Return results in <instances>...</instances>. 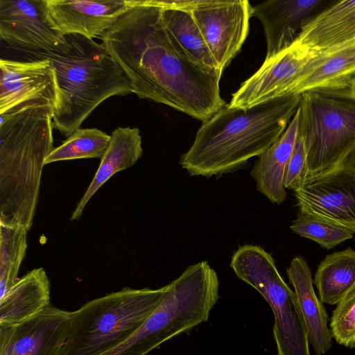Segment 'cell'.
Segmentation results:
<instances>
[{"instance_id": "obj_5", "label": "cell", "mask_w": 355, "mask_h": 355, "mask_svg": "<svg viewBox=\"0 0 355 355\" xmlns=\"http://www.w3.org/2000/svg\"><path fill=\"white\" fill-rule=\"evenodd\" d=\"M167 288H124L70 311L60 355H101L121 344L154 312Z\"/></svg>"}, {"instance_id": "obj_25", "label": "cell", "mask_w": 355, "mask_h": 355, "mask_svg": "<svg viewBox=\"0 0 355 355\" xmlns=\"http://www.w3.org/2000/svg\"><path fill=\"white\" fill-rule=\"evenodd\" d=\"M28 231L0 223V297L17 282L26 256Z\"/></svg>"}, {"instance_id": "obj_16", "label": "cell", "mask_w": 355, "mask_h": 355, "mask_svg": "<svg viewBox=\"0 0 355 355\" xmlns=\"http://www.w3.org/2000/svg\"><path fill=\"white\" fill-rule=\"evenodd\" d=\"M295 41L315 56L355 46V0H334L301 28Z\"/></svg>"}, {"instance_id": "obj_3", "label": "cell", "mask_w": 355, "mask_h": 355, "mask_svg": "<svg viewBox=\"0 0 355 355\" xmlns=\"http://www.w3.org/2000/svg\"><path fill=\"white\" fill-rule=\"evenodd\" d=\"M53 109L41 106L0 115V223L28 231L43 168L53 150Z\"/></svg>"}, {"instance_id": "obj_10", "label": "cell", "mask_w": 355, "mask_h": 355, "mask_svg": "<svg viewBox=\"0 0 355 355\" xmlns=\"http://www.w3.org/2000/svg\"><path fill=\"white\" fill-rule=\"evenodd\" d=\"M192 17L219 69L241 51L249 33L252 6L247 0H202Z\"/></svg>"}, {"instance_id": "obj_28", "label": "cell", "mask_w": 355, "mask_h": 355, "mask_svg": "<svg viewBox=\"0 0 355 355\" xmlns=\"http://www.w3.org/2000/svg\"><path fill=\"white\" fill-rule=\"evenodd\" d=\"M307 176L306 149L303 137L297 130L293 150L284 172V186L285 189L295 191L302 186Z\"/></svg>"}, {"instance_id": "obj_27", "label": "cell", "mask_w": 355, "mask_h": 355, "mask_svg": "<svg viewBox=\"0 0 355 355\" xmlns=\"http://www.w3.org/2000/svg\"><path fill=\"white\" fill-rule=\"evenodd\" d=\"M329 327L338 344L355 347V291L336 304Z\"/></svg>"}, {"instance_id": "obj_4", "label": "cell", "mask_w": 355, "mask_h": 355, "mask_svg": "<svg viewBox=\"0 0 355 355\" xmlns=\"http://www.w3.org/2000/svg\"><path fill=\"white\" fill-rule=\"evenodd\" d=\"M64 38L53 51L34 58H48L53 64L58 90L53 127L67 137L103 101L132 93V87L102 43L76 34Z\"/></svg>"}, {"instance_id": "obj_15", "label": "cell", "mask_w": 355, "mask_h": 355, "mask_svg": "<svg viewBox=\"0 0 355 355\" xmlns=\"http://www.w3.org/2000/svg\"><path fill=\"white\" fill-rule=\"evenodd\" d=\"M52 20L64 35L101 37L132 0H46Z\"/></svg>"}, {"instance_id": "obj_8", "label": "cell", "mask_w": 355, "mask_h": 355, "mask_svg": "<svg viewBox=\"0 0 355 355\" xmlns=\"http://www.w3.org/2000/svg\"><path fill=\"white\" fill-rule=\"evenodd\" d=\"M294 192L300 212L345 227L355 236V145Z\"/></svg>"}, {"instance_id": "obj_1", "label": "cell", "mask_w": 355, "mask_h": 355, "mask_svg": "<svg viewBox=\"0 0 355 355\" xmlns=\"http://www.w3.org/2000/svg\"><path fill=\"white\" fill-rule=\"evenodd\" d=\"M100 37L139 98L202 122L226 105L220 92L223 71L191 60L168 35L162 8L151 0H132Z\"/></svg>"}, {"instance_id": "obj_9", "label": "cell", "mask_w": 355, "mask_h": 355, "mask_svg": "<svg viewBox=\"0 0 355 355\" xmlns=\"http://www.w3.org/2000/svg\"><path fill=\"white\" fill-rule=\"evenodd\" d=\"M0 115L35 107L53 110L58 99L55 70L48 58L0 60Z\"/></svg>"}, {"instance_id": "obj_26", "label": "cell", "mask_w": 355, "mask_h": 355, "mask_svg": "<svg viewBox=\"0 0 355 355\" xmlns=\"http://www.w3.org/2000/svg\"><path fill=\"white\" fill-rule=\"evenodd\" d=\"M290 228L295 234L311 239L327 250H331L354 236V233L345 227L300 211Z\"/></svg>"}, {"instance_id": "obj_18", "label": "cell", "mask_w": 355, "mask_h": 355, "mask_svg": "<svg viewBox=\"0 0 355 355\" xmlns=\"http://www.w3.org/2000/svg\"><path fill=\"white\" fill-rule=\"evenodd\" d=\"M286 274L294 288L309 341L316 355H323L330 349L333 338L327 326L328 314L314 291L311 271L306 259L302 256L294 257L286 268Z\"/></svg>"}, {"instance_id": "obj_21", "label": "cell", "mask_w": 355, "mask_h": 355, "mask_svg": "<svg viewBox=\"0 0 355 355\" xmlns=\"http://www.w3.org/2000/svg\"><path fill=\"white\" fill-rule=\"evenodd\" d=\"M110 145L85 193L74 209L71 220H79L86 205L116 173L133 166L142 156L141 136L137 128L119 127L111 134Z\"/></svg>"}, {"instance_id": "obj_6", "label": "cell", "mask_w": 355, "mask_h": 355, "mask_svg": "<svg viewBox=\"0 0 355 355\" xmlns=\"http://www.w3.org/2000/svg\"><path fill=\"white\" fill-rule=\"evenodd\" d=\"M230 266L270 306L277 355H310L309 341L295 292L279 274L272 255L258 245L240 246Z\"/></svg>"}, {"instance_id": "obj_2", "label": "cell", "mask_w": 355, "mask_h": 355, "mask_svg": "<svg viewBox=\"0 0 355 355\" xmlns=\"http://www.w3.org/2000/svg\"><path fill=\"white\" fill-rule=\"evenodd\" d=\"M300 101L301 96H288L247 109L226 104L202 122L180 164L191 175L205 178L238 170L281 137Z\"/></svg>"}, {"instance_id": "obj_24", "label": "cell", "mask_w": 355, "mask_h": 355, "mask_svg": "<svg viewBox=\"0 0 355 355\" xmlns=\"http://www.w3.org/2000/svg\"><path fill=\"white\" fill-rule=\"evenodd\" d=\"M110 140V135L98 128H78L53 149L46 159L45 165L65 160L101 159Z\"/></svg>"}, {"instance_id": "obj_20", "label": "cell", "mask_w": 355, "mask_h": 355, "mask_svg": "<svg viewBox=\"0 0 355 355\" xmlns=\"http://www.w3.org/2000/svg\"><path fill=\"white\" fill-rule=\"evenodd\" d=\"M51 284L42 268H35L0 297V327L22 322L51 305Z\"/></svg>"}, {"instance_id": "obj_29", "label": "cell", "mask_w": 355, "mask_h": 355, "mask_svg": "<svg viewBox=\"0 0 355 355\" xmlns=\"http://www.w3.org/2000/svg\"><path fill=\"white\" fill-rule=\"evenodd\" d=\"M151 2L162 8L191 11L202 0H151Z\"/></svg>"}, {"instance_id": "obj_14", "label": "cell", "mask_w": 355, "mask_h": 355, "mask_svg": "<svg viewBox=\"0 0 355 355\" xmlns=\"http://www.w3.org/2000/svg\"><path fill=\"white\" fill-rule=\"evenodd\" d=\"M334 0H269L252 6L261 23L268 59L291 46L301 28Z\"/></svg>"}, {"instance_id": "obj_19", "label": "cell", "mask_w": 355, "mask_h": 355, "mask_svg": "<svg viewBox=\"0 0 355 355\" xmlns=\"http://www.w3.org/2000/svg\"><path fill=\"white\" fill-rule=\"evenodd\" d=\"M299 119L298 107L284 133L259 157L250 172L257 189L273 204L280 205L286 198L284 176L293 150Z\"/></svg>"}, {"instance_id": "obj_7", "label": "cell", "mask_w": 355, "mask_h": 355, "mask_svg": "<svg viewBox=\"0 0 355 355\" xmlns=\"http://www.w3.org/2000/svg\"><path fill=\"white\" fill-rule=\"evenodd\" d=\"M299 111L309 177L334 165L355 145V100L309 92L301 95Z\"/></svg>"}, {"instance_id": "obj_11", "label": "cell", "mask_w": 355, "mask_h": 355, "mask_svg": "<svg viewBox=\"0 0 355 355\" xmlns=\"http://www.w3.org/2000/svg\"><path fill=\"white\" fill-rule=\"evenodd\" d=\"M0 37L9 47L33 57L65 41L50 17L46 0H0Z\"/></svg>"}, {"instance_id": "obj_12", "label": "cell", "mask_w": 355, "mask_h": 355, "mask_svg": "<svg viewBox=\"0 0 355 355\" xmlns=\"http://www.w3.org/2000/svg\"><path fill=\"white\" fill-rule=\"evenodd\" d=\"M314 54L296 41L265 59L261 67L232 94L230 107L247 109L284 97L288 86L303 70Z\"/></svg>"}, {"instance_id": "obj_22", "label": "cell", "mask_w": 355, "mask_h": 355, "mask_svg": "<svg viewBox=\"0 0 355 355\" xmlns=\"http://www.w3.org/2000/svg\"><path fill=\"white\" fill-rule=\"evenodd\" d=\"M313 282L322 303L337 304L355 291V250L348 248L327 254Z\"/></svg>"}, {"instance_id": "obj_23", "label": "cell", "mask_w": 355, "mask_h": 355, "mask_svg": "<svg viewBox=\"0 0 355 355\" xmlns=\"http://www.w3.org/2000/svg\"><path fill=\"white\" fill-rule=\"evenodd\" d=\"M162 17L171 39L191 60L207 69L220 70L191 11L162 8Z\"/></svg>"}, {"instance_id": "obj_13", "label": "cell", "mask_w": 355, "mask_h": 355, "mask_svg": "<svg viewBox=\"0 0 355 355\" xmlns=\"http://www.w3.org/2000/svg\"><path fill=\"white\" fill-rule=\"evenodd\" d=\"M69 315L51 304L22 322L0 327V355H60Z\"/></svg>"}, {"instance_id": "obj_17", "label": "cell", "mask_w": 355, "mask_h": 355, "mask_svg": "<svg viewBox=\"0 0 355 355\" xmlns=\"http://www.w3.org/2000/svg\"><path fill=\"white\" fill-rule=\"evenodd\" d=\"M354 83L355 46L311 58L286 89L284 96L343 90Z\"/></svg>"}]
</instances>
